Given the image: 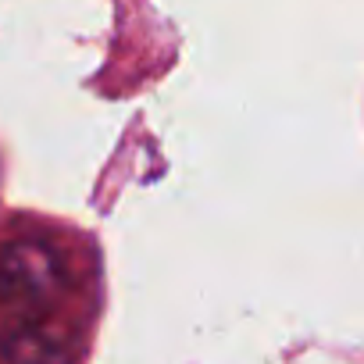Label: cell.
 <instances>
[{
	"instance_id": "1",
	"label": "cell",
	"mask_w": 364,
	"mask_h": 364,
	"mask_svg": "<svg viewBox=\"0 0 364 364\" xmlns=\"http://www.w3.org/2000/svg\"><path fill=\"white\" fill-rule=\"evenodd\" d=\"M61 257L54 247L18 240L0 250V296L15 304H40L61 286Z\"/></svg>"
}]
</instances>
